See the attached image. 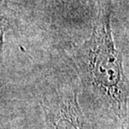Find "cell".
Returning <instances> with one entry per match:
<instances>
[{"label": "cell", "mask_w": 129, "mask_h": 129, "mask_svg": "<svg viewBox=\"0 0 129 129\" xmlns=\"http://www.w3.org/2000/svg\"><path fill=\"white\" fill-rule=\"evenodd\" d=\"M112 0H98L91 35L72 48L79 85L92 104L120 128L128 125V81L113 40Z\"/></svg>", "instance_id": "1"}, {"label": "cell", "mask_w": 129, "mask_h": 129, "mask_svg": "<svg viewBox=\"0 0 129 129\" xmlns=\"http://www.w3.org/2000/svg\"><path fill=\"white\" fill-rule=\"evenodd\" d=\"M74 82L57 81L49 85L40 96V105L46 129H92L78 99Z\"/></svg>", "instance_id": "2"}, {"label": "cell", "mask_w": 129, "mask_h": 129, "mask_svg": "<svg viewBox=\"0 0 129 129\" xmlns=\"http://www.w3.org/2000/svg\"><path fill=\"white\" fill-rule=\"evenodd\" d=\"M10 26H11V21H10L9 8L7 7L5 0H0V71H1L2 54L5 35L9 31ZM0 85H1V79H0Z\"/></svg>", "instance_id": "3"}, {"label": "cell", "mask_w": 129, "mask_h": 129, "mask_svg": "<svg viewBox=\"0 0 129 129\" xmlns=\"http://www.w3.org/2000/svg\"><path fill=\"white\" fill-rule=\"evenodd\" d=\"M121 129H128V125L123 126V127H121Z\"/></svg>", "instance_id": "4"}]
</instances>
